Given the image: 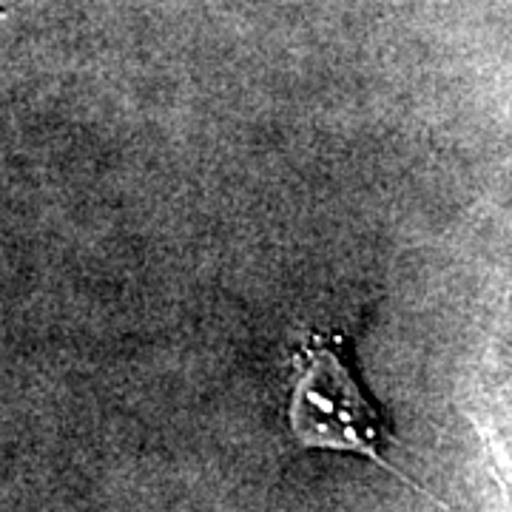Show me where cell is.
Returning a JSON list of instances; mask_svg holds the SVG:
<instances>
[{
  "instance_id": "6da1fadb",
  "label": "cell",
  "mask_w": 512,
  "mask_h": 512,
  "mask_svg": "<svg viewBox=\"0 0 512 512\" xmlns=\"http://www.w3.org/2000/svg\"><path fill=\"white\" fill-rule=\"evenodd\" d=\"M342 336L311 333L293 353V393L291 430L305 447L345 450L376 461L396 476L413 484L410 476L384 456L387 447H396L382 413L367 402L365 390L356 384L348 365L342 362ZM419 487V484H413ZM421 490V487H419Z\"/></svg>"
}]
</instances>
